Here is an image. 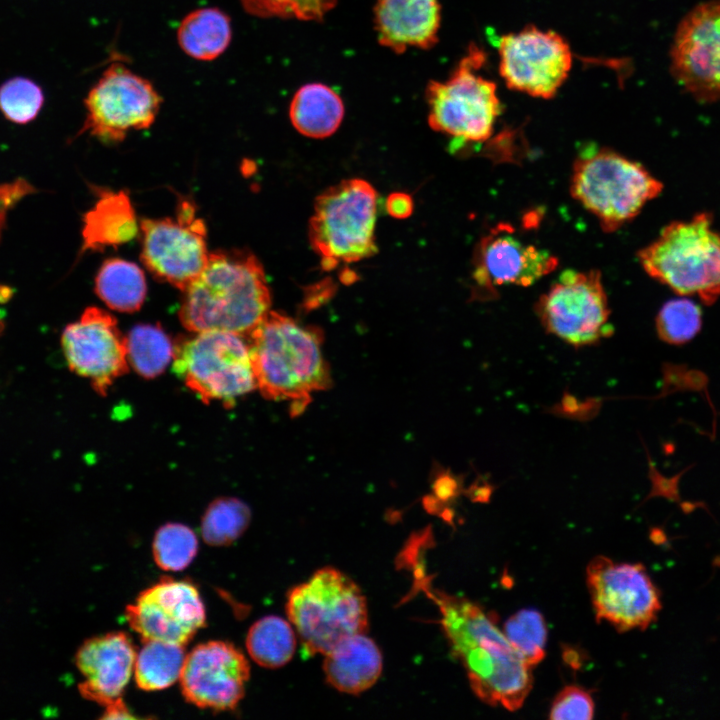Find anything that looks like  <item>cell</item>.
<instances>
[{"instance_id": "obj_1", "label": "cell", "mask_w": 720, "mask_h": 720, "mask_svg": "<svg viewBox=\"0 0 720 720\" xmlns=\"http://www.w3.org/2000/svg\"><path fill=\"white\" fill-rule=\"evenodd\" d=\"M420 583L439 608L451 650L475 695L486 704L518 710L532 688V668L499 629L496 615L471 600Z\"/></svg>"}, {"instance_id": "obj_2", "label": "cell", "mask_w": 720, "mask_h": 720, "mask_svg": "<svg viewBox=\"0 0 720 720\" xmlns=\"http://www.w3.org/2000/svg\"><path fill=\"white\" fill-rule=\"evenodd\" d=\"M183 293L179 318L191 332L225 331L247 337L271 304L263 266L246 249L210 252L206 266Z\"/></svg>"}, {"instance_id": "obj_3", "label": "cell", "mask_w": 720, "mask_h": 720, "mask_svg": "<svg viewBox=\"0 0 720 720\" xmlns=\"http://www.w3.org/2000/svg\"><path fill=\"white\" fill-rule=\"evenodd\" d=\"M247 339L257 388L267 399L289 401L292 415L304 410L313 393L328 388L318 329L269 310Z\"/></svg>"}, {"instance_id": "obj_4", "label": "cell", "mask_w": 720, "mask_h": 720, "mask_svg": "<svg viewBox=\"0 0 720 720\" xmlns=\"http://www.w3.org/2000/svg\"><path fill=\"white\" fill-rule=\"evenodd\" d=\"M643 270L679 296L705 305L720 297V231L711 212L667 224L637 253Z\"/></svg>"}, {"instance_id": "obj_5", "label": "cell", "mask_w": 720, "mask_h": 720, "mask_svg": "<svg viewBox=\"0 0 720 720\" xmlns=\"http://www.w3.org/2000/svg\"><path fill=\"white\" fill-rule=\"evenodd\" d=\"M663 191V183L641 163L610 148H590L575 159L570 193L611 233L637 217Z\"/></svg>"}, {"instance_id": "obj_6", "label": "cell", "mask_w": 720, "mask_h": 720, "mask_svg": "<svg viewBox=\"0 0 720 720\" xmlns=\"http://www.w3.org/2000/svg\"><path fill=\"white\" fill-rule=\"evenodd\" d=\"M286 611L303 649L326 655L348 638L366 633L365 597L345 574L323 568L288 593Z\"/></svg>"}, {"instance_id": "obj_7", "label": "cell", "mask_w": 720, "mask_h": 720, "mask_svg": "<svg viewBox=\"0 0 720 720\" xmlns=\"http://www.w3.org/2000/svg\"><path fill=\"white\" fill-rule=\"evenodd\" d=\"M376 216L377 192L363 179H346L322 192L315 200L308 230L322 267L331 270L340 263L373 256Z\"/></svg>"}, {"instance_id": "obj_8", "label": "cell", "mask_w": 720, "mask_h": 720, "mask_svg": "<svg viewBox=\"0 0 720 720\" xmlns=\"http://www.w3.org/2000/svg\"><path fill=\"white\" fill-rule=\"evenodd\" d=\"M486 54L471 43L444 81L431 80L425 89L430 127L459 142H483L493 134L502 105L494 81L480 71Z\"/></svg>"}, {"instance_id": "obj_9", "label": "cell", "mask_w": 720, "mask_h": 720, "mask_svg": "<svg viewBox=\"0 0 720 720\" xmlns=\"http://www.w3.org/2000/svg\"><path fill=\"white\" fill-rule=\"evenodd\" d=\"M174 345L173 368L202 401H234L255 388L246 336L225 331L193 332Z\"/></svg>"}, {"instance_id": "obj_10", "label": "cell", "mask_w": 720, "mask_h": 720, "mask_svg": "<svg viewBox=\"0 0 720 720\" xmlns=\"http://www.w3.org/2000/svg\"><path fill=\"white\" fill-rule=\"evenodd\" d=\"M535 313L548 334L575 348L595 345L613 333L608 298L598 270L563 271L539 297Z\"/></svg>"}, {"instance_id": "obj_11", "label": "cell", "mask_w": 720, "mask_h": 720, "mask_svg": "<svg viewBox=\"0 0 720 720\" xmlns=\"http://www.w3.org/2000/svg\"><path fill=\"white\" fill-rule=\"evenodd\" d=\"M162 97L146 78L121 63L110 64L89 90L82 127L105 143L122 141L128 132L149 128Z\"/></svg>"}, {"instance_id": "obj_12", "label": "cell", "mask_w": 720, "mask_h": 720, "mask_svg": "<svg viewBox=\"0 0 720 720\" xmlns=\"http://www.w3.org/2000/svg\"><path fill=\"white\" fill-rule=\"evenodd\" d=\"M176 214L140 221V257L154 277L184 291L208 261L207 230L192 201L180 199Z\"/></svg>"}, {"instance_id": "obj_13", "label": "cell", "mask_w": 720, "mask_h": 720, "mask_svg": "<svg viewBox=\"0 0 720 720\" xmlns=\"http://www.w3.org/2000/svg\"><path fill=\"white\" fill-rule=\"evenodd\" d=\"M586 583L597 621L618 632L646 630L662 608L660 591L641 563L596 556L587 565Z\"/></svg>"}, {"instance_id": "obj_14", "label": "cell", "mask_w": 720, "mask_h": 720, "mask_svg": "<svg viewBox=\"0 0 720 720\" xmlns=\"http://www.w3.org/2000/svg\"><path fill=\"white\" fill-rule=\"evenodd\" d=\"M497 48L506 86L535 98L554 97L572 68L570 45L553 30L527 25L500 37Z\"/></svg>"}, {"instance_id": "obj_15", "label": "cell", "mask_w": 720, "mask_h": 720, "mask_svg": "<svg viewBox=\"0 0 720 720\" xmlns=\"http://www.w3.org/2000/svg\"><path fill=\"white\" fill-rule=\"evenodd\" d=\"M670 70L697 101L720 102V0L703 2L682 18L671 45Z\"/></svg>"}, {"instance_id": "obj_16", "label": "cell", "mask_w": 720, "mask_h": 720, "mask_svg": "<svg viewBox=\"0 0 720 720\" xmlns=\"http://www.w3.org/2000/svg\"><path fill=\"white\" fill-rule=\"evenodd\" d=\"M125 616L142 642L163 641L185 646L205 625V607L197 588L186 581L163 578L142 591Z\"/></svg>"}, {"instance_id": "obj_17", "label": "cell", "mask_w": 720, "mask_h": 720, "mask_svg": "<svg viewBox=\"0 0 720 720\" xmlns=\"http://www.w3.org/2000/svg\"><path fill=\"white\" fill-rule=\"evenodd\" d=\"M558 258L523 242L508 224H498L484 235L473 254L472 279L477 296L490 299L498 287H527L554 271Z\"/></svg>"}, {"instance_id": "obj_18", "label": "cell", "mask_w": 720, "mask_h": 720, "mask_svg": "<svg viewBox=\"0 0 720 720\" xmlns=\"http://www.w3.org/2000/svg\"><path fill=\"white\" fill-rule=\"evenodd\" d=\"M61 342L70 369L89 379L101 395L127 372L126 339L116 318L101 308L88 307L65 328Z\"/></svg>"}, {"instance_id": "obj_19", "label": "cell", "mask_w": 720, "mask_h": 720, "mask_svg": "<svg viewBox=\"0 0 720 720\" xmlns=\"http://www.w3.org/2000/svg\"><path fill=\"white\" fill-rule=\"evenodd\" d=\"M250 665L233 644L209 641L186 654L180 675L185 700L202 709L233 710L245 693Z\"/></svg>"}, {"instance_id": "obj_20", "label": "cell", "mask_w": 720, "mask_h": 720, "mask_svg": "<svg viewBox=\"0 0 720 720\" xmlns=\"http://www.w3.org/2000/svg\"><path fill=\"white\" fill-rule=\"evenodd\" d=\"M136 651L124 632H110L86 640L75 655L84 677L81 695L101 705L121 697L135 664Z\"/></svg>"}, {"instance_id": "obj_21", "label": "cell", "mask_w": 720, "mask_h": 720, "mask_svg": "<svg viewBox=\"0 0 720 720\" xmlns=\"http://www.w3.org/2000/svg\"><path fill=\"white\" fill-rule=\"evenodd\" d=\"M373 11L378 42L397 54L429 49L438 41L439 0H376Z\"/></svg>"}, {"instance_id": "obj_22", "label": "cell", "mask_w": 720, "mask_h": 720, "mask_svg": "<svg viewBox=\"0 0 720 720\" xmlns=\"http://www.w3.org/2000/svg\"><path fill=\"white\" fill-rule=\"evenodd\" d=\"M323 670L330 686L342 693L359 694L380 677L382 655L365 633L357 634L325 655Z\"/></svg>"}, {"instance_id": "obj_23", "label": "cell", "mask_w": 720, "mask_h": 720, "mask_svg": "<svg viewBox=\"0 0 720 720\" xmlns=\"http://www.w3.org/2000/svg\"><path fill=\"white\" fill-rule=\"evenodd\" d=\"M138 232L140 225L128 193L101 189L83 218V250L116 248L133 240Z\"/></svg>"}, {"instance_id": "obj_24", "label": "cell", "mask_w": 720, "mask_h": 720, "mask_svg": "<svg viewBox=\"0 0 720 720\" xmlns=\"http://www.w3.org/2000/svg\"><path fill=\"white\" fill-rule=\"evenodd\" d=\"M344 117L340 95L323 83H308L294 94L289 106L293 127L302 135L315 139L331 136Z\"/></svg>"}, {"instance_id": "obj_25", "label": "cell", "mask_w": 720, "mask_h": 720, "mask_svg": "<svg viewBox=\"0 0 720 720\" xmlns=\"http://www.w3.org/2000/svg\"><path fill=\"white\" fill-rule=\"evenodd\" d=\"M231 40V19L216 7L191 11L177 28L179 47L187 56L199 61L215 60L226 51Z\"/></svg>"}, {"instance_id": "obj_26", "label": "cell", "mask_w": 720, "mask_h": 720, "mask_svg": "<svg viewBox=\"0 0 720 720\" xmlns=\"http://www.w3.org/2000/svg\"><path fill=\"white\" fill-rule=\"evenodd\" d=\"M95 292L109 308L123 313L135 312L146 298L145 275L133 262L110 258L96 275Z\"/></svg>"}, {"instance_id": "obj_27", "label": "cell", "mask_w": 720, "mask_h": 720, "mask_svg": "<svg viewBox=\"0 0 720 720\" xmlns=\"http://www.w3.org/2000/svg\"><path fill=\"white\" fill-rule=\"evenodd\" d=\"M185 658V646L155 640L143 642L134 664L138 687L145 691L168 688L179 680Z\"/></svg>"}, {"instance_id": "obj_28", "label": "cell", "mask_w": 720, "mask_h": 720, "mask_svg": "<svg viewBox=\"0 0 720 720\" xmlns=\"http://www.w3.org/2000/svg\"><path fill=\"white\" fill-rule=\"evenodd\" d=\"M246 647L250 657L265 668L287 664L296 649V636L291 625L277 616L263 617L248 631Z\"/></svg>"}, {"instance_id": "obj_29", "label": "cell", "mask_w": 720, "mask_h": 720, "mask_svg": "<svg viewBox=\"0 0 720 720\" xmlns=\"http://www.w3.org/2000/svg\"><path fill=\"white\" fill-rule=\"evenodd\" d=\"M125 339L128 363L145 378L160 375L173 360L174 345L157 325H136Z\"/></svg>"}, {"instance_id": "obj_30", "label": "cell", "mask_w": 720, "mask_h": 720, "mask_svg": "<svg viewBox=\"0 0 720 720\" xmlns=\"http://www.w3.org/2000/svg\"><path fill=\"white\" fill-rule=\"evenodd\" d=\"M250 517V510L242 501L236 498L217 499L203 515L202 538L212 546L229 545L244 533Z\"/></svg>"}, {"instance_id": "obj_31", "label": "cell", "mask_w": 720, "mask_h": 720, "mask_svg": "<svg viewBox=\"0 0 720 720\" xmlns=\"http://www.w3.org/2000/svg\"><path fill=\"white\" fill-rule=\"evenodd\" d=\"M507 640L531 668L545 657L547 626L544 616L535 609H521L503 625Z\"/></svg>"}, {"instance_id": "obj_32", "label": "cell", "mask_w": 720, "mask_h": 720, "mask_svg": "<svg viewBox=\"0 0 720 720\" xmlns=\"http://www.w3.org/2000/svg\"><path fill=\"white\" fill-rule=\"evenodd\" d=\"M198 540L195 533L179 523L160 527L153 540L152 552L156 564L163 570L180 571L195 558Z\"/></svg>"}, {"instance_id": "obj_33", "label": "cell", "mask_w": 720, "mask_h": 720, "mask_svg": "<svg viewBox=\"0 0 720 720\" xmlns=\"http://www.w3.org/2000/svg\"><path fill=\"white\" fill-rule=\"evenodd\" d=\"M659 338L674 345L687 343L702 326V311L698 304L686 296L667 301L656 316Z\"/></svg>"}, {"instance_id": "obj_34", "label": "cell", "mask_w": 720, "mask_h": 720, "mask_svg": "<svg viewBox=\"0 0 720 720\" xmlns=\"http://www.w3.org/2000/svg\"><path fill=\"white\" fill-rule=\"evenodd\" d=\"M240 3L255 17L320 21L335 7L337 0H240Z\"/></svg>"}, {"instance_id": "obj_35", "label": "cell", "mask_w": 720, "mask_h": 720, "mask_svg": "<svg viewBox=\"0 0 720 720\" xmlns=\"http://www.w3.org/2000/svg\"><path fill=\"white\" fill-rule=\"evenodd\" d=\"M43 101L41 88L26 78L8 80L0 87V109L6 118L16 123L33 120Z\"/></svg>"}, {"instance_id": "obj_36", "label": "cell", "mask_w": 720, "mask_h": 720, "mask_svg": "<svg viewBox=\"0 0 720 720\" xmlns=\"http://www.w3.org/2000/svg\"><path fill=\"white\" fill-rule=\"evenodd\" d=\"M595 705L591 691L568 685L559 691L551 703V720H590L594 717Z\"/></svg>"}, {"instance_id": "obj_37", "label": "cell", "mask_w": 720, "mask_h": 720, "mask_svg": "<svg viewBox=\"0 0 720 720\" xmlns=\"http://www.w3.org/2000/svg\"><path fill=\"white\" fill-rule=\"evenodd\" d=\"M386 209L392 217L407 218L413 210L412 198L403 192L392 193L386 200Z\"/></svg>"}, {"instance_id": "obj_38", "label": "cell", "mask_w": 720, "mask_h": 720, "mask_svg": "<svg viewBox=\"0 0 720 720\" xmlns=\"http://www.w3.org/2000/svg\"><path fill=\"white\" fill-rule=\"evenodd\" d=\"M102 718L104 719H115V718H135L134 715L130 714L128 708L120 698L106 705L105 713Z\"/></svg>"}, {"instance_id": "obj_39", "label": "cell", "mask_w": 720, "mask_h": 720, "mask_svg": "<svg viewBox=\"0 0 720 720\" xmlns=\"http://www.w3.org/2000/svg\"><path fill=\"white\" fill-rule=\"evenodd\" d=\"M563 658L573 668L580 666V655L573 648H566L563 652Z\"/></svg>"}, {"instance_id": "obj_40", "label": "cell", "mask_w": 720, "mask_h": 720, "mask_svg": "<svg viewBox=\"0 0 720 720\" xmlns=\"http://www.w3.org/2000/svg\"><path fill=\"white\" fill-rule=\"evenodd\" d=\"M1 328H2V325H1V321H0V330H1Z\"/></svg>"}]
</instances>
